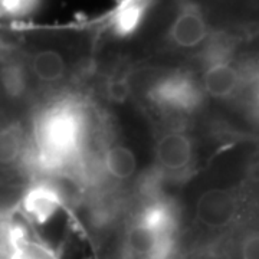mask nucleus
Segmentation results:
<instances>
[{"label": "nucleus", "instance_id": "1", "mask_svg": "<svg viewBox=\"0 0 259 259\" xmlns=\"http://www.w3.org/2000/svg\"><path fill=\"white\" fill-rule=\"evenodd\" d=\"M30 173L62 182L88 176L93 151V105L79 87L40 98L28 114Z\"/></svg>", "mask_w": 259, "mask_h": 259}, {"label": "nucleus", "instance_id": "2", "mask_svg": "<svg viewBox=\"0 0 259 259\" xmlns=\"http://www.w3.org/2000/svg\"><path fill=\"white\" fill-rule=\"evenodd\" d=\"M133 64L146 74L144 97L150 107L170 121L185 122L200 111L207 101L193 66L156 62Z\"/></svg>", "mask_w": 259, "mask_h": 259}, {"label": "nucleus", "instance_id": "3", "mask_svg": "<svg viewBox=\"0 0 259 259\" xmlns=\"http://www.w3.org/2000/svg\"><path fill=\"white\" fill-rule=\"evenodd\" d=\"M153 160L156 173L166 180L180 182L193 175L197 166V144L186 122L170 121L158 131Z\"/></svg>", "mask_w": 259, "mask_h": 259}, {"label": "nucleus", "instance_id": "4", "mask_svg": "<svg viewBox=\"0 0 259 259\" xmlns=\"http://www.w3.org/2000/svg\"><path fill=\"white\" fill-rule=\"evenodd\" d=\"M68 202L69 193L65 182L51 177H35L22 187L18 209L29 222L39 228L59 212L66 210Z\"/></svg>", "mask_w": 259, "mask_h": 259}, {"label": "nucleus", "instance_id": "5", "mask_svg": "<svg viewBox=\"0 0 259 259\" xmlns=\"http://www.w3.org/2000/svg\"><path fill=\"white\" fill-rule=\"evenodd\" d=\"M97 167L100 175L122 185L139 175V157L127 144L110 141L98 153Z\"/></svg>", "mask_w": 259, "mask_h": 259}, {"label": "nucleus", "instance_id": "6", "mask_svg": "<svg viewBox=\"0 0 259 259\" xmlns=\"http://www.w3.org/2000/svg\"><path fill=\"white\" fill-rule=\"evenodd\" d=\"M42 0H0V23H19L39 8Z\"/></svg>", "mask_w": 259, "mask_h": 259}]
</instances>
